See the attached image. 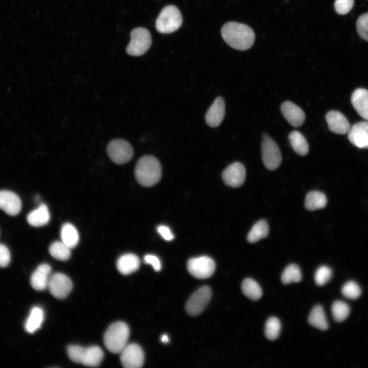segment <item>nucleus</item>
Masks as SVG:
<instances>
[{
  "label": "nucleus",
  "instance_id": "nucleus-1",
  "mask_svg": "<svg viewBox=\"0 0 368 368\" xmlns=\"http://www.w3.org/2000/svg\"><path fill=\"white\" fill-rule=\"evenodd\" d=\"M221 32L226 43L236 50H247L254 42L255 34L253 30L243 24L228 22L223 25Z\"/></svg>",
  "mask_w": 368,
  "mask_h": 368
},
{
  "label": "nucleus",
  "instance_id": "nucleus-2",
  "mask_svg": "<svg viewBox=\"0 0 368 368\" xmlns=\"http://www.w3.org/2000/svg\"><path fill=\"white\" fill-rule=\"evenodd\" d=\"M135 177L142 186L151 187L158 182L162 176V167L158 159L151 155H145L137 161Z\"/></svg>",
  "mask_w": 368,
  "mask_h": 368
},
{
  "label": "nucleus",
  "instance_id": "nucleus-3",
  "mask_svg": "<svg viewBox=\"0 0 368 368\" xmlns=\"http://www.w3.org/2000/svg\"><path fill=\"white\" fill-rule=\"evenodd\" d=\"M129 336L128 325L123 321L112 324L105 331L103 341L105 347L112 353H120L127 344Z\"/></svg>",
  "mask_w": 368,
  "mask_h": 368
},
{
  "label": "nucleus",
  "instance_id": "nucleus-4",
  "mask_svg": "<svg viewBox=\"0 0 368 368\" xmlns=\"http://www.w3.org/2000/svg\"><path fill=\"white\" fill-rule=\"evenodd\" d=\"M67 353L73 362L90 367L98 366L104 357L103 351L97 346L83 347L78 345H70L67 348Z\"/></svg>",
  "mask_w": 368,
  "mask_h": 368
},
{
  "label": "nucleus",
  "instance_id": "nucleus-5",
  "mask_svg": "<svg viewBox=\"0 0 368 368\" xmlns=\"http://www.w3.org/2000/svg\"><path fill=\"white\" fill-rule=\"evenodd\" d=\"M182 22V16L178 8L173 5H168L159 13L156 20L155 27L159 33L168 34L177 30Z\"/></svg>",
  "mask_w": 368,
  "mask_h": 368
},
{
  "label": "nucleus",
  "instance_id": "nucleus-6",
  "mask_svg": "<svg viewBox=\"0 0 368 368\" xmlns=\"http://www.w3.org/2000/svg\"><path fill=\"white\" fill-rule=\"evenodd\" d=\"M131 40L126 48L127 53L133 56L144 54L151 45V37L149 31L146 28L139 27L131 32Z\"/></svg>",
  "mask_w": 368,
  "mask_h": 368
},
{
  "label": "nucleus",
  "instance_id": "nucleus-7",
  "mask_svg": "<svg viewBox=\"0 0 368 368\" xmlns=\"http://www.w3.org/2000/svg\"><path fill=\"white\" fill-rule=\"evenodd\" d=\"M261 154L263 163L267 169L274 170L281 165L280 150L275 142L267 134L263 136Z\"/></svg>",
  "mask_w": 368,
  "mask_h": 368
},
{
  "label": "nucleus",
  "instance_id": "nucleus-8",
  "mask_svg": "<svg viewBox=\"0 0 368 368\" xmlns=\"http://www.w3.org/2000/svg\"><path fill=\"white\" fill-rule=\"evenodd\" d=\"M107 152L110 159L119 165L130 161L134 153L131 145L122 139L111 141L107 145Z\"/></svg>",
  "mask_w": 368,
  "mask_h": 368
},
{
  "label": "nucleus",
  "instance_id": "nucleus-9",
  "mask_svg": "<svg viewBox=\"0 0 368 368\" xmlns=\"http://www.w3.org/2000/svg\"><path fill=\"white\" fill-rule=\"evenodd\" d=\"M212 296L211 288L203 286L195 291L186 304L187 312L191 316L200 314L208 305Z\"/></svg>",
  "mask_w": 368,
  "mask_h": 368
},
{
  "label": "nucleus",
  "instance_id": "nucleus-10",
  "mask_svg": "<svg viewBox=\"0 0 368 368\" xmlns=\"http://www.w3.org/2000/svg\"><path fill=\"white\" fill-rule=\"evenodd\" d=\"M187 268L192 275L203 279L213 275L215 269V263L210 257L203 256L189 259Z\"/></svg>",
  "mask_w": 368,
  "mask_h": 368
},
{
  "label": "nucleus",
  "instance_id": "nucleus-11",
  "mask_svg": "<svg viewBox=\"0 0 368 368\" xmlns=\"http://www.w3.org/2000/svg\"><path fill=\"white\" fill-rule=\"evenodd\" d=\"M72 288V282L67 275L59 272L51 275L48 288L55 297L58 299L66 297L71 291Z\"/></svg>",
  "mask_w": 368,
  "mask_h": 368
},
{
  "label": "nucleus",
  "instance_id": "nucleus-12",
  "mask_svg": "<svg viewBox=\"0 0 368 368\" xmlns=\"http://www.w3.org/2000/svg\"><path fill=\"white\" fill-rule=\"evenodd\" d=\"M120 360L126 368H139L143 366L144 354L141 347L136 343L127 344L120 352Z\"/></svg>",
  "mask_w": 368,
  "mask_h": 368
},
{
  "label": "nucleus",
  "instance_id": "nucleus-13",
  "mask_svg": "<svg viewBox=\"0 0 368 368\" xmlns=\"http://www.w3.org/2000/svg\"><path fill=\"white\" fill-rule=\"evenodd\" d=\"M245 175V169L243 165L239 162H235L224 170L222 178L227 186L237 188L242 185Z\"/></svg>",
  "mask_w": 368,
  "mask_h": 368
},
{
  "label": "nucleus",
  "instance_id": "nucleus-14",
  "mask_svg": "<svg viewBox=\"0 0 368 368\" xmlns=\"http://www.w3.org/2000/svg\"><path fill=\"white\" fill-rule=\"evenodd\" d=\"M350 142L360 148H368V122H360L353 125L348 132Z\"/></svg>",
  "mask_w": 368,
  "mask_h": 368
},
{
  "label": "nucleus",
  "instance_id": "nucleus-15",
  "mask_svg": "<svg viewBox=\"0 0 368 368\" xmlns=\"http://www.w3.org/2000/svg\"><path fill=\"white\" fill-rule=\"evenodd\" d=\"M21 208L20 199L15 193L8 190L0 191V209L10 216H15Z\"/></svg>",
  "mask_w": 368,
  "mask_h": 368
},
{
  "label": "nucleus",
  "instance_id": "nucleus-16",
  "mask_svg": "<svg viewBox=\"0 0 368 368\" xmlns=\"http://www.w3.org/2000/svg\"><path fill=\"white\" fill-rule=\"evenodd\" d=\"M281 110L284 117L292 126L297 127L303 124L305 114L299 106L292 102H283L281 106Z\"/></svg>",
  "mask_w": 368,
  "mask_h": 368
},
{
  "label": "nucleus",
  "instance_id": "nucleus-17",
  "mask_svg": "<svg viewBox=\"0 0 368 368\" xmlns=\"http://www.w3.org/2000/svg\"><path fill=\"white\" fill-rule=\"evenodd\" d=\"M225 115V103L221 97H217L208 110L205 121L207 125L212 127L218 126L223 121Z\"/></svg>",
  "mask_w": 368,
  "mask_h": 368
},
{
  "label": "nucleus",
  "instance_id": "nucleus-18",
  "mask_svg": "<svg viewBox=\"0 0 368 368\" xmlns=\"http://www.w3.org/2000/svg\"><path fill=\"white\" fill-rule=\"evenodd\" d=\"M326 120L330 130L337 134L348 133L351 128L345 116L338 111H329L326 116Z\"/></svg>",
  "mask_w": 368,
  "mask_h": 368
},
{
  "label": "nucleus",
  "instance_id": "nucleus-19",
  "mask_svg": "<svg viewBox=\"0 0 368 368\" xmlns=\"http://www.w3.org/2000/svg\"><path fill=\"white\" fill-rule=\"evenodd\" d=\"M51 271V267L48 264L39 265L30 278V284L32 288L37 291H42L48 288Z\"/></svg>",
  "mask_w": 368,
  "mask_h": 368
},
{
  "label": "nucleus",
  "instance_id": "nucleus-20",
  "mask_svg": "<svg viewBox=\"0 0 368 368\" xmlns=\"http://www.w3.org/2000/svg\"><path fill=\"white\" fill-rule=\"evenodd\" d=\"M351 102L358 114L368 121V90L362 88L355 89L351 96Z\"/></svg>",
  "mask_w": 368,
  "mask_h": 368
},
{
  "label": "nucleus",
  "instance_id": "nucleus-21",
  "mask_svg": "<svg viewBox=\"0 0 368 368\" xmlns=\"http://www.w3.org/2000/svg\"><path fill=\"white\" fill-rule=\"evenodd\" d=\"M140 265L139 257L131 253L125 254L120 256L117 261L118 271L124 275H128L136 271Z\"/></svg>",
  "mask_w": 368,
  "mask_h": 368
},
{
  "label": "nucleus",
  "instance_id": "nucleus-22",
  "mask_svg": "<svg viewBox=\"0 0 368 368\" xmlns=\"http://www.w3.org/2000/svg\"><path fill=\"white\" fill-rule=\"evenodd\" d=\"M50 219V212L44 203H41L38 208L31 212L27 217L28 222L34 227L45 225L48 223Z\"/></svg>",
  "mask_w": 368,
  "mask_h": 368
},
{
  "label": "nucleus",
  "instance_id": "nucleus-23",
  "mask_svg": "<svg viewBox=\"0 0 368 368\" xmlns=\"http://www.w3.org/2000/svg\"><path fill=\"white\" fill-rule=\"evenodd\" d=\"M43 319V309L38 306L32 307L25 323V330L31 334L34 333L40 328Z\"/></svg>",
  "mask_w": 368,
  "mask_h": 368
},
{
  "label": "nucleus",
  "instance_id": "nucleus-24",
  "mask_svg": "<svg viewBox=\"0 0 368 368\" xmlns=\"http://www.w3.org/2000/svg\"><path fill=\"white\" fill-rule=\"evenodd\" d=\"M61 241L71 249L77 246L79 240L78 232L71 223H65L60 229Z\"/></svg>",
  "mask_w": 368,
  "mask_h": 368
},
{
  "label": "nucleus",
  "instance_id": "nucleus-25",
  "mask_svg": "<svg viewBox=\"0 0 368 368\" xmlns=\"http://www.w3.org/2000/svg\"><path fill=\"white\" fill-rule=\"evenodd\" d=\"M327 199L326 195L318 191H312L308 193L305 200V208L309 211H314L325 208Z\"/></svg>",
  "mask_w": 368,
  "mask_h": 368
},
{
  "label": "nucleus",
  "instance_id": "nucleus-26",
  "mask_svg": "<svg viewBox=\"0 0 368 368\" xmlns=\"http://www.w3.org/2000/svg\"><path fill=\"white\" fill-rule=\"evenodd\" d=\"M269 233V226L267 221L261 219L257 221L249 232L247 240L249 243H254L266 238Z\"/></svg>",
  "mask_w": 368,
  "mask_h": 368
},
{
  "label": "nucleus",
  "instance_id": "nucleus-27",
  "mask_svg": "<svg viewBox=\"0 0 368 368\" xmlns=\"http://www.w3.org/2000/svg\"><path fill=\"white\" fill-rule=\"evenodd\" d=\"M288 139L292 148L297 154L304 156L308 153V144L301 132L293 131L290 133Z\"/></svg>",
  "mask_w": 368,
  "mask_h": 368
},
{
  "label": "nucleus",
  "instance_id": "nucleus-28",
  "mask_svg": "<svg viewBox=\"0 0 368 368\" xmlns=\"http://www.w3.org/2000/svg\"><path fill=\"white\" fill-rule=\"evenodd\" d=\"M308 322L312 326L321 330H326L328 328L324 309L320 305H316L312 309L308 317Z\"/></svg>",
  "mask_w": 368,
  "mask_h": 368
},
{
  "label": "nucleus",
  "instance_id": "nucleus-29",
  "mask_svg": "<svg viewBox=\"0 0 368 368\" xmlns=\"http://www.w3.org/2000/svg\"><path fill=\"white\" fill-rule=\"evenodd\" d=\"M242 290L245 296L253 301L260 299L262 295V291L259 284L250 278H247L243 281Z\"/></svg>",
  "mask_w": 368,
  "mask_h": 368
},
{
  "label": "nucleus",
  "instance_id": "nucleus-30",
  "mask_svg": "<svg viewBox=\"0 0 368 368\" xmlns=\"http://www.w3.org/2000/svg\"><path fill=\"white\" fill-rule=\"evenodd\" d=\"M50 255L55 259L66 261L71 257V248L61 241L53 242L49 249Z\"/></svg>",
  "mask_w": 368,
  "mask_h": 368
},
{
  "label": "nucleus",
  "instance_id": "nucleus-31",
  "mask_svg": "<svg viewBox=\"0 0 368 368\" xmlns=\"http://www.w3.org/2000/svg\"><path fill=\"white\" fill-rule=\"evenodd\" d=\"M302 280V273L300 267L295 264H291L284 270L281 280L283 284L299 282Z\"/></svg>",
  "mask_w": 368,
  "mask_h": 368
},
{
  "label": "nucleus",
  "instance_id": "nucleus-32",
  "mask_svg": "<svg viewBox=\"0 0 368 368\" xmlns=\"http://www.w3.org/2000/svg\"><path fill=\"white\" fill-rule=\"evenodd\" d=\"M333 317L337 322L346 319L350 313V308L344 302L341 301H335L331 308Z\"/></svg>",
  "mask_w": 368,
  "mask_h": 368
},
{
  "label": "nucleus",
  "instance_id": "nucleus-33",
  "mask_svg": "<svg viewBox=\"0 0 368 368\" xmlns=\"http://www.w3.org/2000/svg\"><path fill=\"white\" fill-rule=\"evenodd\" d=\"M281 328V322L278 318L270 317L265 324V333L266 337L270 340L277 339L280 334Z\"/></svg>",
  "mask_w": 368,
  "mask_h": 368
},
{
  "label": "nucleus",
  "instance_id": "nucleus-34",
  "mask_svg": "<svg viewBox=\"0 0 368 368\" xmlns=\"http://www.w3.org/2000/svg\"><path fill=\"white\" fill-rule=\"evenodd\" d=\"M342 294L350 299H356L361 294V289L359 285L354 281H349L342 286Z\"/></svg>",
  "mask_w": 368,
  "mask_h": 368
},
{
  "label": "nucleus",
  "instance_id": "nucleus-35",
  "mask_svg": "<svg viewBox=\"0 0 368 368\" xmlns=\"http://www.w3.org/2000/svg\"><path fill=\"white\" fill-rule=\"evenodd\" d=\"M332 276L331 269L327 266H321L316 270L314 275L316 284L318 286H323L326 284Z\"/></svg>",
  "mask_w": 368,
  "mask_h": 368
},
{
  "label": "nucleus",
  "instance_id": "nucleus-36",
  "mask_svg": "<svg viewBox=\"0 0 368 368\" xmlns=\"http://www.w3.org/2000/svg\"><path fill=\"white\" fill-rule=\"evenodd\" d=\"M357 31L364 40L368 41V13L359 17L356 22Z\"/></svg>",
  "mask_w": 368,
  "mask_h": 368
},
{
  "label": "nucleus",
  "instance_id": "nucleus-37",
  "mask_svg": "<svg viewBox=\"0 0 368 368\" xmlns=\"http://www.w3.org/2000/svg\"><path fill=\"white\" fill-rule=\"evenodd\" d=\"M354 5V0H335L334 8L336 12L344 15L349 12Z\"/></svg>",
  "mask_w": 368,
  "mask_h": 368
},
{
  "label": "nucleus",
  "instance_id": "nucleus-38",
  "mask_svg": "<svg viewBox=\"0 0 368 368\" xmlns=\"http://www.w3.org/2000/svg\"><path fill=\"white\" fill-rule=\"evenodd\" d=\"M10 259L9 250L4 244L0 243V267L7 266L10 262Z\"/></svg>",
  "mask_w": 368,
  "mask_h": 368
},
{
  "label": "nucleus",
  "instance_id": "nucleus-39",
  "mask_svg": "<svg viewBox=\"0 0 368 368\" xmlns=\"http://www.w3.org/2000/svg\"><path fill=\"white\" fill-rule=\"evenodd\" d=\"M144 261L145 263L151 265L156 271L160 270L162 267L161 263L159 259L156 256L146 255L144 257Z\"/></svg>",
  "mask_w": 368,
  "mask_h": 368
},
{
  "label": "nucleus",
  "instance_id": "nucleus-40",
  "mask_svg": "<svg viewBox=\"0 0 368 368\" xmlns=\"http://www.w3.org/2000/svg\"><path fill=\"white\" fill-rule=\"evenodd\" d=\"M158 233L167 241H171L174 239V236L170 228L165 225H160L157 228Z\"/></svg>",
  "mask_w": 368,
  "mask_h": 368
},
{
  "label": "nucleus",
  "instance_id": "nucleus-41",
  "mask_svg": "<svg viewBox=\"0 0 368 368\" xmlns=\"http://www.w3.org/2000/svg\"><path fill=\"white\" fill-rule=\"evenodd\" d=\"M160 340L163 343H167L169 341V338L167 335L164 334L162 336Z\"/></svg>",
  "mask_w": 368,
  "mask_h": 368
}]
</instances>
